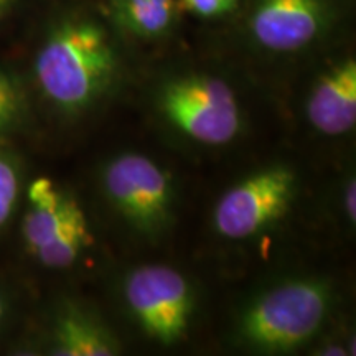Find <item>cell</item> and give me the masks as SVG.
<instances>
[{
    "mask_svg": "<svg viewBox=\"0 0 356 356\" xmlns=\"http://www.w3.org/2000/svg\"><path fill=\"white\" fill-rule=\"evenodd\" d=\"M355 191H356V186H355V178H351L348 181V185H346V190H345V211H346V218L351 222L356 221V207H355Z\"/></svg>",
    "mask_w": 356,
    "mask_h": 356,
    "instance_id": "cell-16",
    "label": "cell"
},
{
    "mask_svg": "<svg viewBox=\"0 0 356 356\" xmlns=\"http://www.w3.org/2000/svg\"><path fill=\"white\" fill-rule=\"evenodd\" d=\"M122 40L102 7L86 0L58 2L35 44L32 71L38 91L63 114L88 111L121 74Z\"/></svg>",
    "mask_w": 356,
    "mask_h": 356,
    "instance_id": "cell-1",
    "label": "cell"
},
{
    "mask_svg": "<svg viewBox=\"0 0 356 356\" xmlns=\"http://www.w3.org/2000/svg\"><path fill=\"white\" fill-rule=\"evenodd\" d=\"M20 195V173L13 160L0 150V228L10 220Z\"/></svg>",
    "mask_w": 356,
    "mask_h": 356,
    "instance_id": "cell-13",
    "label": "cell"
},
{
    "mask_svg": "<svg viewBox=\"0 0 356 356\" xmlns=\"http://www.w3.org/2000/svg\"><path fill=\"white\" fill-rule=\"evenodd\" d=\"M25 113V97L10 71L0 66V137L19 126Z\"/></svg>",
    "mask_w": 356,
    "mask_h": 356,
    "instance_id": "cell-12",
    "label": "cell"
},
{
    "mask_svg": "<svg viewBox=\"0 0 356 356\" xmlns=\"http://www.w3.org/2000/svg\"><path fill=\"white\" fill-rule=\"evenodd\" d=\"M3 314H6V304H3V299H2V296H0V325H2Z\"/></svg>",
    "mask_w": 356,
    "mask_h": 356,
    "instance_id": "cell-17",
    "label": "cell"
},
{
    "mask_svg": "<svg viewBox=\"0 0 356 356\" xmlns=\"http://www.w3.org/2000/svg\"><path fill=\"white\" fill-rule=\"evenodd\" d=\"M22 236L30 254L50 269L70 267L89 243L86 216L76 200L63 191L51 202L30 204Z\"/></svg>",
    "mask_w": 356,
    "mask_h": 356,
    "instance_id": "cell-8",
    "label": "cell"
},
{
    "mask_svg": "<svg viewBox=\"0 0 356 356\" xmlns=\"http://www.w3.org/2000/svg\"><path fill=\"white\" fill-rule=\"evenodd\" d=\"M184 13L202 20H222L233 17L239 0H178Z\"/></svg>",
    "mask_w": 356,
    "mask_h": 356,
    "instance_id": "cell-14",
    "label": "cell"
},
{
    "mask_svg": "<svg viewBox=\"0 0 356 356\" xmlns=\"http://www.w3.org/2000/svg\"><path fill=\"white\" fill-rule=\"evenodd\" d=\"M50 350V353L56 356H111L118 353L113 337L76 307H66L56 315L51 328Z\"/></svg>",
    "mask_w": 356,
    "mask_h": 356,
    "instance_id": "cell-11",
    "label": "cell"
},
{
    "mask_svg": "<svg viewBox=\"0 0 356 356\" xmlns=\"http://www.w3.org/2000/svg\"><path fill=\"white\" fill-rule=\"evenodd\" d=\"M346 0H239L241 35L267 56H300L337 33Z\"/></svg>",
    "mask_w": 356,
    "mask_h": 356,
    "instance_id": "cell-2",
    "label": "cell"
},
{
    "mask_svg": "<svg viewBox=\"0 0 356 356\" xmlns=\"http://www.w3.org/2000/svg\"><path fill=\"white\" fill-rule=\"evenodd\" d=\"M328 307L330 292L325 284L302 279L284 282L248 307L239 322V337L269 353L299 348L322 327Z\"/></svg>",
    "mask_w": 356,
    "mask_h": 356,
    "instance_id": "cell-3",
    "label": "cell"
},
{
    "mask_svg": "<svg viewBox=\"0 0 356 356\" xmlns=\"http://www.w3.org/2000/svg\"><path fill=\"white\" fill-rule=\"evenodd\" d=\"M159 109L188 139L228 144L241 131V109L233 88L207 71H184L160 84Z\"/></svg>",
    "mask_w": 356,
    "mask_h": 356,
    "instance_id": "cell-4",
    "label": "cell"
},
{
    "mask_svg": "<svg viewBox=\"0 0 356 356\" xmlns=\"http://www.w3.org/2000/svg\"><path fill=\"white\" fill-rule=\"evenodd\" d=\"M124 297L152 340L172 345L186 333L195 297L188 280L173 267L149 264L134 269L124 284Z\"/></svg>",
    "mask_w": 356,
    "mask_h": 356,
    "instance_id": "cell-5",
    "label": "cell"
},
{
    "mask_svg": "<svg viewBox=\"0 0 356 356\" xmlns=\"http://www.w3.org/2000/svg\"><path fill=\"white\" fill-rule=\"evenodd\" d=\"M297 177L287 167H273L244 178L226 191L215 208V228L229 239H246L286 215L296 195Z\"/></svg>",
    "mask_w": 356,
    "mask_h": 356,
    "instance_id": "cell-7",
    "label": "cell"
},
{
    "mask_svg": "<svg viewBox=\"0 0 356 356\" xmlns=\"http://www.w3.org/2000/svg\"><path fill=\"white\" fill-rule=\"evenodd\" d=\"M104 12L124 38L162 42L178 29V0H106Z\"/></svg>",
    "mask_w": 356,
    "mask_h": 356,
    "instance_id": "cell-10",
    "label": "cell"
},
{
    "mask_svg": "<svg viewBox=\"0 0 356 356\" xmlns=\"http://www.w3.org/2000/svg\"><path fill=\"white\" fill-rule=\"evenodd\" d=\"M102 185L115 210L142 233H155L170 218V178L144 155L122 154L111 160Z\"/></svg>",
    "mask_w": 356,
    "mask_h": 356,
    "instance_id": "cell-6",
    "label": "cell"
},
{
    "mask_svg": "<svg viewBox=\"0 0 356 356\" xmlns=\"http://www.w3.org/2000/svg\"><path fill=\"white\" fill-rule=\"evenodd\" d=\"M307 118L325 136H343L356 124V61L343 56L318 74L307 101Z\"/></svg>",
    "mask_w": 356,
    "mask_h": 356,
    "instance_id": "cell-9",
    "label": "cell"
},
{
    "mask_svg": "<svg viewBox=\"0 0 356 356\" xmlns=\"http://www.w3.org/2000/svg\"><path fill=\"white\" fill-rule=\"evenodd\" d=\"M29 0H0V24L12 19L17 12L25 7Z\"/></svg>",
    "mask_w": 356,
    "mask_h": 356,
    "instance_id": "cell-15",
    "label": "cell"
}]
</instances>
